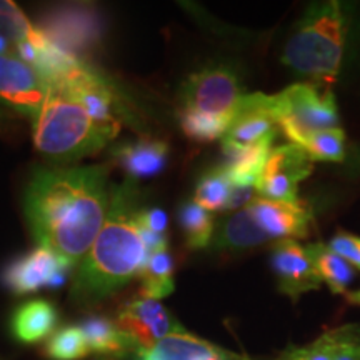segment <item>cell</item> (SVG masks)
<instances>
[{
    "label": "cell",
    "instance_id": "25",
    "mask_svg": "<svg viewBox=\"0 0 360 360\" xmlns=\"http://www.w3.org/2000/svg\"><path fill=\"white\" fill-rule=\"evenodd\" d=\"M179 222L191 249H205L212 244L215 233L214 215L195 202H187L180 207Z\"/></svg>",
    "mask_w": 360,
    "mask_h": 360
},
{
    "label": "cell",
    "instance_id": "15",
    "mask_svg": "<svg viewBox=\"0 0 360 360\" xmlns=\"http://www.w3.org/2000/svg\"><path fill=\"white\" fill-rule=\"evenodd\" d=\"M119 167L127 174L129 180H143L155 177L164 170L169 157L167 142L157 139H141L124 142L112 152Z\"/></svg>",
    "mask_w": 360,
    "mask_h": 360
},
{
    "label": "cell",
    "instance_id": "1",
    "mask_svg": "<svg viewBox=\"0 0 360 360\" xmlns=\"http://www.w3.org/2000/svg\"><path fill=\"white\" fill-rule=\"evenodd\" d=\"M107 165L37 167L24 191V214L39 245L75 267L92 247L110 209Z\"/></svg>",
    "mask_w": 360,
    "mask_h": 360
},
{
    "label": "cell",
    "instance_id": "31",
    "mask_svg": "<svg viewBox=\"0 0 360 360\" xmlns=\"http://www.w3.org/2000/svg\"><path fill=\"white\" fill-rule=\"evenodd\" d=\"M335 360H360V326H347V334L337 350Z\"/></svg>",
    "mask_w": 360,
    "mask_h": 360
},
{
    "label": "cell",
    "instance_id": "32",
    "mask_svg": "<svg viewBox=\"0 0 360 360\" xmlns=\"http://www.w3.org/2000/svg\"><path fill=\"white\" fill-rule=\"evenodd\" d=\"M17 129V117L0 107V135L12 134Z\"/></svg>",
    "mask_w": 360,
    "mask_h": 360
},
{
    "label": "cell",
    "instance_id": "14",
    "mask_svg": "<svg viewBox=\"0 0 360 360\" xmlns=\"http://www.w3.org/2000/svg\"><path fill=\"white\" fill-rule=\"evenodd\" d=\"M277 122L270 107V96L245 94L231 127L220 141L222 147H249L277 134Z\"/></svg>",
    "mask_w": 360,
    "mask_h": 360
},
{
    "label": "cell",
    "instance_id": "20",
    "mask_svg": "<svg viewBox=\"0 0 360 360\" xmlns=\"http://www.w3.org/2000/svg\"><path fill=\"white\" fill-rule=\"evenodd\" d=\"M57 321V309L49 300L32 299L13 310L11 328L22 344H35L53 334Z\"/></svg>",
    "mask_w": 360,
    "mask_h": 360
},
{
    "label": "cell",
    "instance_id": "19",
    "mask_svg": "<svg viewBox=\"0 0 360 360\" xmlns=\"http://www.w3.org/2000/svg\"><path fill=\"white\" fill-rule=\"evenodd\" d=\"M276 137L277 134L269 135L249 147H222L225 154L224 169L227 170L233 187L255 188L264 164L274 148Z\"/></svg>",
    "mask_w": 360,
    "mask_h": 360
},
{
    "label": "cell",
    "instance_id": "6",
    "mask_svg": "<svg viewBox=\"0 0 360 360\" xmlns=\"http://www.w3.org/2000/svg\"><path fill=\"white\" fill-rule=\"evenodd\" d=\"M244 96L236 72L225 65H209L193 72L184 82L180 109L232 124Z\"/></svg>",
    "mask_w": 360,
    "mask_h": 360
},
{
    "label": "cell",
    "instance_id": "16",
    "mask_svg": "<svg viewBox=\"0 0 360 360\" xmlns=\"http://www.w3.org/2000/svg\"><path fill=\"white\" fill-rule=\"evenodd\" d=\"M137 357L139 360H240L232 352L186 330L165 337Z\"/></svg>",
    "mask_w": 360,
    "mask_h": 360
},
{
    "label": "cell",
    "instance_id": "26",
    "mask_svg": "<svg viewBox=\"0 0 360 360\" xmlns=\"http://www.w3.org/2000/svg\"><path fill=\"white\" fill-rule=\"evenodd\" d=\"M299 147L304 148L312 162H340L345 157V134L339 127L321 130L307 135Z\"/></svg>",
    "mask_w": 360,
    "mask_h": 360
},
{
    "label": "cell",
    "instance_id": "27",
    "mask_svg": "<svg viewBox=\"0 0 360 360\" xmlns=\"http://www.w3.org/2000/svg\"><path fill=\"white\" fill-rule=\"evenodd\" d=\"M347 334V327L328 330L312 344L304 347H289L274 360H335L342 340Z\"/></svg>",
    "mask_w": 360,
    "mask_h": 360
},
{
    "label": "cell",
    "instance_id": "5",
    "mask_svg": "<svg viewBox=\"0 0 360 360\" xmlns=\"http://www.w3.org/2000/svg\"><path fill=\"white\" fill-rule=\"evenodd\" d=\"M270 107L283 135L295 146L310 134L339 125V109L332 89L312 82L294 84L270 96Z\"/></svg>",
    "mask_w": 360,
    "mask_h": 360
},
{
    "label": "cell",
    "instance_id": "33",
    "mask_svg": "<svg viewBox=\"0 0 360 360\" xmlns=\"http://www.w3.org/2000/svg\"><path fill=\"white\" fill-rule=\"evenodd\" d=\"M345 297H347V299H349V302H352V304H357V305H360V290L347 292V294H345Z\"/></svg>",
    "mask_w": 360,
    "mask_h": 360
},
{
    "label": "cell",
    "instance_id": "7",
    "mask_svg": "<svg viewBox=\"0 0 360 360\" xmlns=\"http://www.w3.org/2000/svg\"><path fill=\"white\" fill-rule=\"evenodd\" d=\"M314 172V162L302 147L283 143L274 147L255 184L259 197L269 200L300 204L299 186Z\"/></svg>",
    "mask_w": 360,
    "mask_h": 360
},
{
    "label": "cell",
    "instance_id": "22",
    "mask_svg": "<svg viewBox=\"0 0 360 360\" xmlns=\"http://www.w3.org/2000/svg\"><path fill=\"white\" fill-rule=\"evenodd\" d=\"M0 37L7 39L15 45V49L19 45L30 44L40 51L49 42V39L27 19L17 4L2 2V0H0Z\"/></svg>",
    "mask_w": 360,
    "mask_h": 360
},
{
    "label": "cell",
    "instance_id": "9",
    "mask_svg": "<svg viewBox=\"0 0 360 360\" xmlns=\"http://www.w3.org/2000/svg\"><path fill=\"white\" fill-rule=\"evenodd\" d=\"M114 322L124 334L134 340L139 354L154 347L157 342L165 337L184 330L174 315L160 304V300L143 295L125 302Z\"/></svg>",
    "mask_w": 360,
    "mask_h": 360
},
{
    "label": "cell",
    "instance_id": "23",
    "mask_svg": "<svg viewBox=\"0 0 360 360\" xmlns=\"http://www.w3.org/2000/svg\"><path fill=\"white\" fill-rule=\"evenodd\" d=\"M141 295L160 300L174 292V260L167 249L150 252L141 276Z\"/></svg>",
    "mask_w": 360,
    "mask_h": 360
},
{
    "label": "cell",
    "instance_id": "11",
    "mask_svg": "<svg viewBox=\"0 0 360 360\" xmlns=\"http://www.w3.org/2000/svg\"><path fill=\"white\" fill-rule=\"evenodd\" d=\"M70 269L47 247L37 245L8 265L2 281L13 294L25 295L44 287L58 289L65 283Z\"/></svg>",
    "mask_w": 360,
    "mask_h": 360
},
{
    "label": "cell",
    "instance_id": "29",
    "mask_svg": "<svg viewBox=\"0 0 360 360\" xmlns=\"http://www.w3.org/2000/svg\"><path fill=\"white\" fill-rule=\"evenodd\" d=\"M179 122L182 132L195 142L217 141V139H222L231 127V122L227 120L214 119V117L200 115L197 112L184 109L179 110Z\"/></svg>",
    "mask_w": 360,
    "mask_h": 360
},
{
    "label": "cell",
    "instance_id": "30",
    "mask_svg": "<svg viewBox=\"0 0 360 360\" xmlns=\"http://www.w3.org/2000/svg\"><path fill=\"white\" fill-rule=\"evenodd\" d=\"M328 247L352 267L360 269V237L340 232L332 238Z\"/></svg>",
    "mask_w": 360,
    "mask_h": 360
},
{
    "label": "cell",
    "instance_id": "24",
    "mask_svg": "<svg viewBox=\"0 0 360 360\" xmlns=\"http://www.w3.org/2000/svg\"><path fill=\"white\" fill-rule=\"evenodd\" d=\"M233 184L229 177L227 170L222 167H214L202 175L193 192V200L207 212H219L229 210Z\"/></svg>",
    "mask_w": 360,
    "mask_h": 360
},
{
    "label": "cell",
    "instance_id": "12",
    "mask_svg": "<svg viewBox=\"0 0 360 360\" xmlns=\"http://www.w3.org/2000/svg\"><path fill=\"white\" fill-rule=\"evenodd\" d=\"M272 269L278 290L297 300L307 292L317 290L322 281L315 272L307 245L297 240H278L272 249Z\"/></svg>",
    "mask_w": 360,
    "mask_h": 360
},
{
    "label": "cell",
    "instance_id": "28",
    "mask_svg": "<svg viewBox=\"0 0 360 360\" xmlns=\"http://www.w3.org/2000/svg\"><path fill=\"white\" fill-rule=\"evenodd\" d=\"M45 352L52 360H80L90 354L82 328L74 326L62 327L53 332L47 340Z\"/></svg>",
    "mask_w": 360,
    "mask_h": 360
},
{
    "label": "cell",
    "instance_id": "10",
    "mask_svg": "<svg viewBox=\"0 0 360 360\" xmlns=\"http://www.w3.org/2000/svg\"><path fill=\"white\" fill-rule=\"evenodd\" d=\"M39 30L53 45L75 57H79L80 52L92 51L102 37L101 20L89 7L53 11L44 17Z\"/></svg>",
    "mask_w": 360,
    "mask_h": 360
},
{
    "label": "cell",
    "instance_id": "3",
    "mask_svg": "<svg viewBox=\"0 0 360 360\" xmlns=\"http://www.w3.org/2000/svg\"><path fill=\"white\" fill-rule=\"evenodd\" d=\"M47 98L32 122L34 146L58 162H74L102 150L114 137L92 120L64 84L47 82Z\"/></svg>",
    "mask_w": 360,
    "mask_h": 360
},
{
    "label": "cell",
    "instance_id": "13",
    "mask_svg": "<svg viewBox=\"0 0 360 360\" xmlns=\"http://www.w3.org/2000/svg\"><path fill=\"white\" fill-rule=\"evenodd\" d=\"M245 207L269 238H305L310 232V224L314 222L312 212L300 204H285L264 197H254Z\"/></svg>",
    "mask_w": 360,
    "mask_h": 360
},
{
    "label": "cell",
    "instance_id": "21",
    "mask_svg": "<svg viewBox=\"0 0 360 360\" xmlns=\"http://www.w3.org/2000/svg\"><path fill=\"white\" fill-rule=\"evenodd\" d=\"M307 250L322 283H326L334 294H347V287L354 281L355 274L352 265L326 244H310Z\"/></svg>",
    "mask_w": 360,
    "mask_h": 360
},
{
    "label": "cell",
    "instance_id": "4",
    "mask_svg": "<svg viewBox=\"0 0 360 360\" xmlns=\"http://www.w3.org/2000/svg\"><path fill=\"white\" fill-rule=\"evenodd\" d=\"M345 15L337 0L310 6L287 40L282 62L312 84L330 89L339 77L345 45Z\"/></svg>",
    "mask_w": 360,
    "mask_h": 360
},
{
    "label": "cell",
    "instance_id": "18",
    "mask_svg": "<svg viewBox=\"0 0 360 360\" xmlns=\"http://www.w3.org/2000/svg\"><path fill=\"white\" fill-rule=\"evenodd\" d=\"M89 352L101 360H120L130 354H139L134 340L124 334L114 321L102 315H90L82 326Z\"/></svg>",
    "mask_w": 360,
    "mask_h": 360
},
{
    "label": "cell",
    "instance_id": "17",
    "mask_svg": "<svg viewBox=\"0 0 360 360\" xmlns=\"http://www.w3.org/2000/svg\"><path fill=\"white\" fill-rule=\"evenodd\" d=\"M269 240L267 233L259 227L249 209L244 207L225 217L215 227L212 247L219 252L238 254V252L255 249Z\"/></svg>",
    "mask_w": 360,
    "mask_h": 360
},
{
    "label": "cell",
    "instance_id": "8",
    "mask_svg": "<svg viewBox=\"0 0 360 360\" xmlns=\"http://www.w3.org/2000/svg\"><path fill=\"white\" fill-rule=\"evenodd\" d=\"M47 80L17 53H0V103L30 122L47 98Z\"/></svg>",
    "mask_w": 360,
    "mask_h": 360
},
{
    "label": "cell",
    "instance_id": "2",
    "mask_svg": "<svg viewBox=\"0 0 360 360\" xmlns=\"http://www.w3.org/2000/svg\"><path fill=\"white\" fill-rule=\"evenodd\" d=\"M139 192L134 180L112 187L110 209L105 224L87 255L79 264L70 289V299L82 307H92L141 276L150 250L139 227Z\"/></svg>",
    "mask_w": 360,
    "mask_h": 360
}]
</instances>
